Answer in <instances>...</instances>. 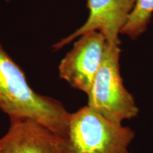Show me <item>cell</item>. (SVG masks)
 <instances>
[{"mask_svg":"<svg viewBox=\"0 0 153 153\" xmlns=\"http://www.w3.org/2000/svg\"><path fill=\"white\" fill-rule=\"evenodd\" d=\"M0 110L11 118L35 120L65 140L69 113L60 101L36 93L0 43Z\"/></svg>","mask_w":153,"mask_h":153,"instance_id":"cell-1","label":"cell"},{"mask_svg":"<svg viewBox=\"0 0 153 153\" xmlns=\"http://www.w3.org/2000/svg\"><path fill=\"white\" fill-rule=\"evenodd\" d=\"M135 132L89 106L70 114L64 153H131Z\"/></svg>","mask_w":153,"mask_h":153,"instance_id":"cell-2","label":"cell"},{"mask_svg":"<svg viewBox=\"0 0 153 153\" xmlns=\"http://www.w3.org/2000/svg\"><path fill=\"white\" fill-rule=\"evenodd\" d=\"M120 45L107 44L102 62L87 94V106L117 123L136 118L139 114L133 96L123 85L120 71Z\"/></svg>","mask_w":153,"mask_h":153,"instance_id":"cell-3","label":"cell"},{"mask_svg":"<svg viewBox=\"0 0 153 153\" xmlns=\"http://www.w3.org/2000/svg\"><path fill=\"white\" fill-rule=\"evenodd\" d=\"M59 65V75L74 89L87 94L98 72L107 46L106 38L98 31L79 36Z\"/></svg>","mask_w":153,"mask_h":153,"instance_id":"cell-4","label":"cell"},{"mask_svg":"<svg viewBox=\"0 0 153 153\" xmlns=\"http://www.w3.org/2000/svg\"><path fill=\"white\" fill-rule=\"evenodd\" d=\"M136 0H87L89 14L85 24L68 37L54 44L57 51L76 38L91 31H98L108 45H120L119 34L128 20Z\"/></svg>","mask_w":153,"mask_h":153,"instance_id":"cell-5","label":"cell"},{"mask_svg":"<svg viewBox=\"0 0 153 153\" xmlns=\"http://www.w3.org/2000/svg\"><path fill=\"white\" fill-rule=\"evenodd\" d=\"M65 140L35 120L11 118L0 153H64Z\"/></svg>","mask_w":153,"mask_h":153,"instance_id":"cell-6","label":"cell"},{"mask_svg":"<svg viewBox=\"0 0 153 153\" xmlns=\"http://www.w3.org/2000/svg\"><path fill=\"white\" fill-rule=\"evenodd\" d=\"M153 16V0H136L133 10L120 33L135 40L146 31Z\"/></svg>","mask_w":153,"mask_h":153,"instance_id":"cell-7","label":"cell"},{"mask_svg":"<svg viewBox=\"0 0 153 153\" xmlns=\"http://www.w3.org/2000/svg\"><path fill=\"white\" fill-rule=\"evenodd\" d=\"M6 1H11V0H5Z\"/></svg>","mask_w":153,"mask_h":153,"instance_id":"cell-8","label":"cell"}]
</instances>
